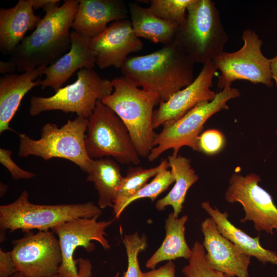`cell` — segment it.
Returning a JSON list of instances; mask_svg holds the SVG:
<instances>
[{
  "label": "cell",
  "mask_w": 277,
  "mask_h": 277,
  "mask_svg": "<svg viewBox=\"0 0 277 277\" xmlns=\"http://www.w3.org/2000/svg\"><path fill=\"white\" fill-rule=\"evenodd\" d=\"M194 64L175 36L150 54L128 57L121 70L136 86L166 102L192 83Z\"/></svg>",
  "instance_id": "cell-1"
},
{
  "label": "cell",
  "mask_w": 277,
  "mask_h": 277,
  "mask_svg": "<svg viewBox=\"0 0 277 277\" xmlns=\"http://www.w3.org/2000/svg\"><path fill=\"white\" fill-rule=\"evenodd\" d=\"M58 0L45 5V14L32 33L14 50L9 61L19 72L54 63L71 47L72 23L78 10L79 1Z\"/></svg>",
  "instance_id": "cell-2"
},
{
  "label": "cell",
  "mask_w": 277,
  "mask_h": 277,
  "mask_svg": "<svg viewBox=\"0 0 277 277\" xmlns=\"http://www.w3.org/2000/svg\"><path fill=\"white\" fill-rule=\"evenodd\" d=\"M111 83L113 91L101 102L123 122L139 156L148 157L157 135L152 120L154 107L160 100L124 76L113 78Z\"/></svg>",
  "instance_id": "cell-3"
},
{
  "label": "cell",
  "mask_w": 277,
  "mask_h": 277,
  "mask_svg": "<svg viewBox=\"0 0 277 277\" xmlns=\"http://www.w3.org/2000/svg\"><path fill=\"white\" fill-rule=\"evenodd\" d=\"M101 209L93 202L57 205L36 204L30 202L28 192L23 191L13 202L0 206L1 242L5 239V231H28L49 229L77 218L100 216Z\"/></svg>",
  "instance_id": "cell-4"
},
{
  "label": "cell",
  "mask_w": 277,
  "mask_h": 277,
  "mask_svg": "<svg viewBox=\"0 0 277 277\" xmlns=\"http://www.w3.org/2000/svg\"><path fill=\"white\" fill-rule=\"evenodd\" d=\"M175 37L194 63L205 64L224 51L229 36L211 0H193Z\"/></svg>",
  "instance_id": "cell-5"
},
{
  "label": "cell",
  "mask_w": 277,
  "mask_h": 277,
  "mask_svg": "<svg viewBox=\"0 0 277 277\" xmlns=\"http://www.w3.org/2000/svg\"><path fill=\"white\" fill-rule=\"evenodd\" d=\"M87 125L88 118L77 116L60 128L55 124H46L38 140L19 133L18 155L39 156L46 161L54 157L66 159L87 173L93 160L88 156L85 147Z\"/></svg>",
  "instance_id": "cell-6"
},
{
  "label": "cell",
  "mask_w": 277,
  "mask_h": 277,
  "mask_svg": "<svg viewBox=\"0 0 277 277\" xmlns=\"http://www.w3.org/2000/svg\"><path fill=\"white\" fill-rule=\"evenodd\" d=\"M240 95L238 89L227 85L216 93L212 101H202L178 120L163 124L162 131L157 134L154 141V147L148 156L149 161H154L170 149H173L172 155L177 156L183 146L200 151L199 137L205 123L214 114L228 109L227 102Z\"/></svg>",
  "instance_id": "cell-7"
},
{
  "label": "cell",
  "mask_w": 277,
  "mask_h": 277,
  "mask_svg": "<svg viewBox=\"0 0 277 277\" xmlns=\"http://www.w3.org/2000/svg\"><path fill=\"white\" fill-rule=\"evenodd\" d=\"M113 90L111 81L102 78L93 68H83L77 72V79L73 83L61 88L53 95L32 96L29 112L36 116L45 111L61 110L88 118L96 102Z\"/></svg>",
  "instance_id": "cell-8"
},
{
  "label": "cell",
  "mask_w": 277,
  "mask_h": 277,
  "mask_svg": "<svg viewBox=\"0 0 277 277\" xmlns=\"http://www.w3.org/2000/svg\"><path fill=\"white\" fill-rule=\"evenodd\" d=\"M85 142L87 153L91 159L111 156L122 164L137 165L140 162L126 126L100 100L88 118Z\"/></svg>",
  "instance_id": "cell-9"
},
{
  "label": "cell",
  "mask_w": 277,
  "mask_h": 277,
  "mask_svg": "<svg viewBox=\"0 0 277 277\" xmlns=\"http://www.w3.org/2000/svg\"><path fill=\"white\" fill-rule=\"evenodd\" d=\"M242 39L244 44L240 49L233 52L223 51L212 60L216 70L221 72L217 87L222 90L237 80L272 87L270 59L262 52V41L251 29L244 30Z\"/></svg>",
  "instance_id": "cell-10"
},
{
  "label": "cell",
  "mask_w": 277,
  "mask_h": 277,
  "mask_svg": "<svg viewBox=\"0 0 277 277\" xmlns=\"http://www.w3.org/2000/svg\"><path fill=\"white\" fill-rule=\"evenodd\" d=\"M261 180L254 173L246 176L232 174L225 199L229 203L238 202L242 205L245 215L241 222L252 221L257 231H265L272 234L273 229L277 231V207L271 195L259 185Z\"/></svg>",
  "instance_id": "cell-11"
},
{
  "label": "cell",
  "mask_w": 277,
  "mask_h": 277,
  "mask_svg": "<svg viewBox=\"0 0 277 277\" xmlns=\"http://www.w3.org/2000/svg\"><path fill=\"white\" fill-rule=\"evenodd\" d=\"M10 252L17 271L26 277L55 276L62 261L58 239L49 230L14 241Z\"/></svg>",
  "instance_id": "cell-12"
},
{
  "label": "cell",
  "mask_w": 277,
  "mask_h": 277,
  "mask_svg": "<svg viewBox=\"0 0 277 277\" xmlns=\"http://www.w3.org/2000/svg\"><path fill=\"white\" fill-rule=\"evenodd\" d=\"M98 217L75 219L52 229L58 236L62 254L57 277H78V270L73 259L74 251L77 247H83L88 252L92 251L94 244L91 242L95 241L104 249L110 248L105 235V230L110 226L112 221H98Z\"/></svg>",
  "instance_id": "cell-13"
},
{
  "label": "cell",
  "mask_w": 277,
  "mask_h": 277,
  "mask_svg": "<svg viewBox=\"0 0 277 277\" xmlns=\"http://www.w3.org/2000/svg\"><path fill=\"white\" fill-rule=\"evenodd\" d=\"M216 70L212 61L207 62L191 84L173 94L166 102H160L159 108L153 112L154 129L178 120L202 101L213 100L216 93L210 88Z\"/></svg>",
  "instance_id": "cell-14"
},
{
  "label": "cell",
  "mask_w": 277,
  "mask_h": 277,
  "mask_svg": "<svg viewBox=\"0 0 277 277\" xmlns=\"http://www.w3.org/2000/svg\"><path fill=\"white\" fill-rule=\"evenodd\" d=\"M90 45L95 53L96 65L102 69L111 66L121 69L129 54L143 47L128 18L112 22L102 33L90 38Z\"/></svg>",
  "instance_id": "cell-15"
},
{
  "label": "cell",
  "mask_w": 277,
  "mask_h": 277,
  "mask_svg": "<svg viewBox=\"0 0 277 277\" xmlns=\"http://www.w3.org/2000/svg\"><path fill=\"white\" fill-rule=\"evenodd\" d=\"M201 230L203 245L207 251L205 258L210 267L234 276L249 277L251 256L223 236L211 217L202 223Z\"/></svg>",
  "instance_id": "cell-16"
},
{
  "label": "cell",
  "mask_w": 277,
  "mask_h": 277,
  "mask_svg": "<svg viewBox=\"0 0 277 277\" xmlns=\"http://www.w3.org/2000/svg\"><path fill=\"white\" fill-rule=\"evenodd\" d=\"M71 39V47L67 53L53 64L42 68L41 74L45 75L41 82L42 89L50 87L56 92L77 70L95 67L96 58L90 38L72 30Z\"/></svg>",
  "instance_id": "cell-17"
},
{
  "label": "cell",
  "mask_w": 277,
  "mask_h": 277,
  "mask_svg": "<svg viewBox=\"0 0 277 277\" xmlns=\"http://www.w3.org/2000/svg\"><path fill=\"white\" fill-rule=\"evenodd\" d=\"M128 13L121 0H80L71 28L91 38L105 31L109 23L128 18Z\"/></svg>",
  "instance_id": "cell-18"
},
{
  "label": "cell",
  "mask_w": 277,
  "mask_h": 277,
  "mask_svg": "<svg viewBox=\"0 0 277 277\" xmlns=\"http://www.w3.org/2000/svg\"><path fill=\"white\" fill-rule=\"evenodd\" d=\"M42 18L34 12L32 0H19L15 6L0 9V50L11 55L29 30L37 27Z\"/></svg>",
  "instance_id": "cell-19"
},
{
  "label": "cell",
  "mask_w": 277,
  "mask_h": 277,
  "mask_svg": "<svg viewBox=\"0 0 277 277\" xmlns=\"http://www.w3.org/2000/svg\"><path fill=\"white\" fill-rule=\"evenodd\" d=\"M39 67L21 74H7L0 79V133L13 131L10 123L18 110L24 96L34 87L41 85V69Z\"/></svg>",
  "instance_id": "cell-20"
},
{
  "label": "cell",
  "mask_w": 277,
  "mask_h": 277,
  "mask_svg": "<svg viewBox=\"0 0 277 277\" xmlns=\"http://www.w3.org/2000/svg\"><path fill=\"white\" fill-rule=\"evenodd\" d=\"M201 206L215 222L220 233L244 253L254 256L264 265L268 262L275 264L277 254L260 245L259 236L251 237L236 227L228 220L227 212H221L216 207L213 208L209 202H204Z\"/></svg>",
  "instance_id": "cell-21"
},
{
  "label": "cell",
  "mask_w": 277,
  "mask_h": 277,
  "mask_svg": "<svg viewBox=\"0 0 277 277\" xmlns=\"http://www.w3.org/2000/svg\"><path fill=\"white\" fill-rule=\"evenodd\" d=\"M188 215L175 217L173 213H170L165 221L166 235L160 247L147 260L146 267L153 269L160 262L172 261L179 258L189 259L192 254V249L185 240V225L188 221Z\"/></svg>",
  "instance_id": "cell-22"
},
{
  "label": "cell",
  "mask_w": 277,
  "mask_h": 277,
  "mask_svg": "<svg viewBox=\"0 0 277 277\" xmlns=\"http://www.w3.org/2000/svg\"><path fill=\"white\" fill-rule=\"evenodd\" d=\"M167 159L175 184L165 196L156 201L155 207L159 211H162L171 206L173 209L174 216L178 217L183 209L187 191L197 181L199 176L188 159L178 154L169 155Z\"/></svg>",
  "instance_id": "cell-23"
},
{
  "label": "cell",
  "mask_w": 277,
  "mask_h": 277,
  "mask_svg": "<svg viewBox=\"0 0 277 277\" xmlns=\"http://www.w3.org/2000/svg\"><path fill=\"white\" fill-rule=\"evenodd\" d=\"M87 173V181L94 184L98 192V207H113L124 178L117 162L110 158L93 159Z\"/></svg>",
  "instance_id": "cell-24"
},
{
  "label": "cell",
  "mask_w": 277,
  "mask_h": 277,
  "mask_svg": "<svg viewBox=\"0 0 277 277\" xmlns=\"http://www.w3.org/2000/svg\"><path fill=\"white\" fill-rule=\"evenodd\" d=\"M128 8L132 28L137 37L163 45L174 39L177 25L161 19L148 8H143L135 2L129 3Z\"/></svg>",
  "instance_id": "cell-25"
},
{
  "label": "cell",
  "mask_w": 277,
  "mask_h": 277,
  "mask_svg": "<svg viewBox=\"0 0 277 277\" xmlns=\"http://www.w3.org/2000/svg\"><path fill=\"white\" fill-rule=\"evenodd\" d=\"M169 167L167 159L162 160L156 167L149 169H144L140 166L129 167L126 175L124 176L113 202L112 208L115 217H120L122 213V207L128 199L146 185L150 178Z\"/></svg>",
  "instance_id": "cell-26"
},
{
  "label": "cell",
  "mask_w": 277,
  "mask_h": 277,
  "mask_svg": "<svg viewBox=\"0 0 277 277\" xmlns=\"http://www.w3.org/2000/svg\"><path fill=\"white\" fill-rule=\"evenodd\" d=\"M193 0H151L148 8L161 19L178 26L186 17L187 7Z\"/></svg>",
  "instance_id": "cell-27"
},
{
  "label": "cell",
  "mask_w": 277,
  "mask_h": 277,
  "mask_svg": "<svg viewBox=\"0 0 277 277\" xmlns=\"http://www.w3.org/2000/svg\"><path fill=\"white\" fill-rule=\"evenodd\" d=\"M191 249L189 263L182 269L185 277H235L210 267L206 260L205 248L200 242H195Z\"/></svg>",
  "instance_id": "cell-28"
},
{
  "label": "cell",
  "mask_w": 277,
  "mask_h": 277,
  "mask_svg": "<svg viewBox=\"0 0 277 277\" xmlns=\"http://www.w3.org/2000/svg\"><path fill=\"white\" fill-rule=\"evenodd\" d=\"M174 177L168 169L159 172L149 183L145 185L135 194L128 199L122 207V211L131 203L142 198H149L152 202L162 193L166 190L174 182Z\"/></svg>",
  "instance_id": "cell-29"
},
{
  "label": "cell",
  "mask_w": 277,
  "mask_h": 277,
  "mask_svg": "<svg viewBox=\"0 0 277 277\" xmlns=\"http://www.w3.org/2000/svg\"><path fill=\"white\" fill-rule=\"evenodd\" d=\"M128 259V267L123 277H143L138 260L140 252L147 247V240L145 236H140L137 232L126 234L123 239Z\"/></svg>",
  "instance_id": "cell-30"
},
{
  "label": "cell",
  "mask_w": 277,
  "mask_h": 277,
  "mask_svg": "<svg viewBox=\"0 0 277 277\" xmlns=\"http://www.w3.org/2000/svg\"><path fill=\"white\" fill-rule=\"evenodd\" d=\"M225 144L224 134L217 129H208L199 137V146L201 152L207 155H214L220 152Z\"/></svg>",
  "instance_id": "cell-31"
},
{
  "label": "cell",
  "mask_w": 277,
  "mask_h": 277,
  "mask_svg": "<svg viewBox=\"0 0 277 277\" xmlns=\"http://www.w3.org/2000/svg\"><path fill=\"white\" fill-rule=\"evenodd\" d=\"M11 155V150L0 148V163L9 171L14 180L29 179L36 176V174L19 167L13 161Z\"/></svg>",
  "instance_id": "cell-32"
},
{
  "label": "cell",
  "mask_w": 277,
  "mask_h": 277,
  "mask_svg": "<svg viewBox=\"0 0 277 277\" xmlns=\"http://www.w3.org/2000/svg\"><path fill=\"white\" fill-rule=\"evenodd\" d=\"M17 272L10 252L0 249V277H11Z\"/></svg>",
  "instance_id": "cell-33"
},
{
  "label": "cell",
  "mask_w": 277,
  "mask_h": 277,
  "mask_svg": "<svg viewBox=\"0 0 277 277\" xmlns=\"http://www.w3.org/2000/svg\"><path fill=\"white\" fill-rule=\"evenodd\" d=\"M143 277H175V266L172 261H168L157 269L143 272Z\"/></svg>",
  "instance_id": "cell-34"
},
{
  "label": "cell",
  "mask_w": 277,
  "mask_h": 277,
  "mask_svg": "<svg viewBox=\"0 0 277 277\" xmlns=\"http://www.w3.org/2000/svg\"><path fill=\"white\" fill-rule=\"evenodd\" d=\"M78 264L79 265L78 277H91L92 265L90 262L87 259L80 258L78 260Z\"/></svg>",
  "instance_id": "cell-35"
},
{
  "label": "cell",
  "mask_w": 277,
  "mask_h": 277,
  "mask_svg": "<svg viewBox=\"0 0 277 277\" xmlns=\"http://www.w3.org/2000/svg\"><path fill=\"white\" fill-rule=\"evenodd\" d=\"M15 70H17L15 65L10 61L0 62V72L4 74L14 73Z\"/></svg>",
  "instance_id": "cell-36"
},
{
  "label": "cell",
  "mask_w": 277,
  "mask_h": 277,
  "mask_svg": "<svg viewBox=\"0 0 277 277\" xmlns=\"http://www.w3.org/2000/svg\"><path fill=\"white\" fill-rule=\"evenodd\" d=\"M270 67L272 78L277 86V55L270 59Z\"/></svg>",
  "instance_id": "cell-37"
},
{
  "label": "cell",
  "mask_w": 277,
  "mask_h": 277,
  "mask_svg": "<svg viewBox=\"0 0 277 277\" xmlns=\"http://www.w3.org/2000/svg\"><path fill=\"white\" fill-rule=\"evenodd\" d=\"M54 0H32L33 8L36 10L43 8L45 5L52 3Z\"/></svg>",
  "instance_id": "cell-38"
},
{
  "label": "cell",
  "mask_w": 277,
  "mask_h": 277,
  "mask_svg": "<svg viewBox=\"0 0 277 277\" xmlns=\"http://www.w3.org/2000/svg\"><path fill=\"white\" fill-rule=\"evenodd\" d=\"M7 186L4 183H1V196H3L7 192Z\"/></svg>",
  "instance_id": "cell-39"
},
{
  "label": "cell",
  "mask_w": 277,
  "mask_h": 277,
  "mask_svg": "<svg viewBox=\"0 0 277 277\" xmlns=\"http://www.w3.org/2000/svg\"><path fill=\"white\" fill-rule=\"evenodd\" d=\"M11 277H26L23 273L17 271Z\"/></svg>",
  "instance_id": "cell-40"
},
{
  "label": "cell",
  "mask_w": 277,
  "mask_h": 277,
  "mask_svg": "<svg viewBox=\"0 0 277 277\" xmlns=\"http://www.w3.org/2000/svg\"><path fill=\"white\" fill-rule=\"evenodd\" d=\"M275 264L277 265V256H276V262H275Z\"/></svg>",
  "instance_id": "cell-41"
},
{
  "label": "cell",
  "mask_w": 277,
  "mask_h": 277,
  "mask_svg": "<svg viewBox=\"0 0 277 277\" xmlns=\"http://www.w3.org/2000/svg\"><path fill=\"white\" fill-rule=\"evenodd\" d=\"M276 135H277V130H276Z\"/></svg>",
  "instance_id": "cell-42"
}]
</instances>
